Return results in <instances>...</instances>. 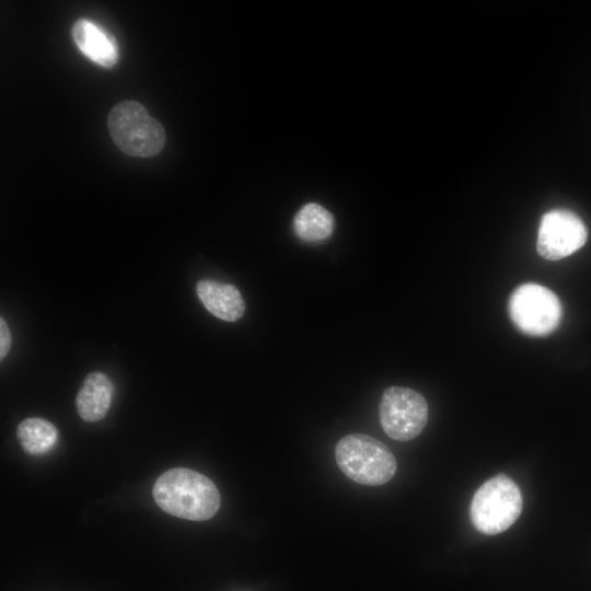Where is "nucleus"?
I'll return each mask as SVG.
<instances>
[{"mask_svg":"<svg viewBox=\"0 0 591 591\" xmlns=\"http://www.w3.org/2000/svg\"><path fill=\"white\" fill-rule=\"evenodd\" d=\"M152 494L163 511L186 520L206 521L220 507V494L213 482L185 467L171 468L161 474Z\"/></svg>","mask_w":591,"mask_h":591,"instance_id":"f257e3e1","label":"nucleus"},{"mask_svg":"<svg viewBox=\"0 0 591 591\" xmlns=\"http://www.w3.org/2000/svg\"><path fill=\"white\" fill-rule=\"evenodd\" d=\"M335 457L348 478L368 486L387 483L397 468L391 450L380 440L363 433L343 437L335 447Z\"/></svg>","mask_w":591,"mask_h":591,"instance_id":"f03ea898","label":"nucleus"},{"mask_svg":"<svg viewBox=\"0 0 591 591\" xmlns=\"http://www.w3.org/2000/svg\"><path fill=\"white\" fill-rule=\"evenodd\" d=\"M107 126L113 141L127 155L150 158L164 147V128L139 102L126 100L114 105Z\"/></svg>","mask_w":591,"mask_h":591,"instance_id":"7ed1b4c3","label":"nucleus"},{"mask_svg":"<svg viewBox=\"0 0 591 591\" xmlns=\"http://www.w3.org/2000/svg\"><path fill=\"white\" fill-rule=\"evenodd\" d=\"M523 507L519 486L506 474L487 479L474 494L470 518L474 528L486 535L499 534L520 517Z\"/></svg>","mask_w":591,"mask_h":591,"instance_id":"20e7f679","label":"nucleus"},{"mask_svg":"<svg viewBox=\"0 0 591 591\" xmlns=\"http://www.w3.org/2000/svg\"><path fill=\"white\" fill-rule=\"evenodd\" d=\"M509 316L514 326L530 336H546L560 324L563 306L548 288L526 282L515 288L508 300Z\"/></svg>","mask_w":591,"mask_h":591,"instance_id":"39448f33","label":"nucleus"},{"mask_svg":"<svg viewBox=\"0 0 591 591\" xmlns=\"http://www.w3.org/2000/svg\"><path fill=\"white\" fill-rule=\"evenodd\" d=\"M380 424L384 432L397 441L416 438L428 421V404L417 391L404 386H390L379 405Z\"/></svg>","mask_w":591,"mask_h":591,"instance_id":"423d86ee","label":"nucleus"},{"mask_svg":"<svg viewBox=\"0 0 591 591\" xmlns=\"http://www.w3.org/2000/svg\"><path fill=\"white\" fill-rule=\"evenodd\" d=\"M588 230L583 221L566 209L546 212L540 223L536 250L547 260H558L581 248Z\"/></svg>","mask_w":591,"mask_h":591,"instance_id":"0eeeda50","label":"nucleus"},{"mask_svg":"<svg viewBox=\"0 0 591 591\" xmlns=\"http://www.w3.org/2000/svg\"><path fill=\"white\" fill-rule=\"evenodd\" d=\"M71 35L78 48L95 63L105 68H113L117 63L115 38L95 22L78 20L71 27Z\"/></svg>","mask_w":591,"mask_h":591,"instance_id":"6e6552de","label":"nucleus"},{"mask_svg":"<svg viewBox=\"0 0 591 591\" xmlns=\"http://www.w3.org/2000/svg\"><path fill=\"white\" fill-rule=\"evenodd\" d=\"M196 292L204 306L222 321L235 322L245 312L244 299L233 285L201 279L196 285Z\"/></svg>","mask_w":591,"mask_h":591,"instance_id":"1a4fd4ad","label":"nucleus"},{"mask_svg":"<svg viewBox=\"0 0 591 591\" xmlns=\"http://www.w3.org/2000/svg\"><path fill=\"white\" fill-rule=\"evenodd\" d=\"M114 386L103 372L89 373L76 397L79 416L88 422L103 419L112 404Z\"/></svg>","mask_w":591,"mask_h":591,"instance_id":"9d476101","label":"nucleus"},{"mask_svg":"<svg viewBox=\"0 0 591 591\" xmlns=\"http://www.w3.org/2000/svg\"><path fill=\"white\" fill-rule=\"evenodd\" d=\"M333 215L322 205L309 202L293 218V231L304 242L317 243L328 239L334 230Z\"/></svg>","mask_w":591,"mask_h":591,"instance_id":"9b49d317","label":"nucleus"},{"mask_svg":"<svg viewBox=\"0 0 591 591\" xmlns=\"http://www.w3.org/2000/svg\"><path fill=\"white\" fill-rule=\"evenodd\" d=\"M22 449L33 455L49 452L58 441V430L48 420L37 417L26 418L16 429Z\"/></svg>","mask_w":591,"mask_h":591,"instance_id":"f8f14e48","label":"nucleus"},{"mask_svg":"<svg viewBox=\"0 0 591 591\" xmlns=\"http://www.w3.org/2000/svg\"><path fill=\"white\" fill-rule=\"evenodd\" d=\"M11 347V334L7 322L0 318V359L3 360Z\"/></svg>","mask_w":591,"mask_h":591,"instance_id":"ddd939ff","label":"nucleus"}]
</instances>
